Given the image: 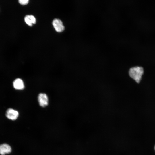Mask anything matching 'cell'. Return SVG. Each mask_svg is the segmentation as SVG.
Wrapping results in <instances>:
<instances>
[{"mask_svg": "<svg viewBox=\"0 0 155 155\" xmlns=\"http://www.w3.org/2000/svg\"><path fill=\"white\" fill-rule=\"evenodd\" d=\"M154 149H155V147H154Z\"/></svg>", "mask_w": 155, "mask_h": 155, "instance_id": "9c48e42d", "label": "cell"}, {"mask_svg": "<svg viewBox=\"0 0 155 155\" xmlns=\"http://www.w3.org/2000/svg\"><path fill=\"white\" fill-rule=\"evenodd\" d=\"M11 150V147L8 144H3L0 145V154L1 155L10 153Z\"/></svg>", "mask_w": 155, "mask_h": 155, "instance_id": "5b68a950", "label": "cell"}, {"mask_svg": "<svg viewBox=\"0 0 155 155\" xmlns=\"http://www.w3.org/2000/svg\"><path fill=\"white\" fill-rule=\"evenodd\" d=\"M24 20L26 23L30 26L33 24H35L36 21L35 17L32 15H26L24 18Z\"/></svg>", "mask_w": 155, "mask_h": 155, "instance_id": "52a82bcc", "label": "cell"}, {"mask_svg": "<svg viewBox=\"0 0 155 155\" xmlns=\"http://www.w3.org/2000/svg\"><path fill=\"white\" fill-rule=\"evenodd\" d=\"M52 24L55 30L57 32H63L64 30L61 21L58 19H55L52 22Z\"/></svg>", "mask_w": 155, "mask_h": 155, "instance_id": "3957f363", "label": "cell"}, {"mask_svg": "<svg viewBox=\"0 0 155 155\" xmlns=\"http://www.w3.org/2000/svg\"><path fill=\"white\" fill-rule=\"evenodd\" d=\"M38 100L39 105L42 107H45L49 104V98L47 95L45 93H40L38 96Z\"/></svg>", "mask_w": 155, "mask_h": 155, "instance_id": "7a4b0ae2", "label": "cell"}, {"mask_svg": "<svg viewBox=\"0 0 155 155\" xmlns=\"http://www.w3.org/2000/svg\"><path fill=\"white\" fill-rule=\"evenodd\" d=\"M29 1L28 0H19V2L21 5H26L28 3Z\"/></svg>", "mask_w": 155, "mask_h": 155, "instance_id": "ba28073f", "label": "cell"}, {"mask_svg": "<svg viewBox=\"0 0 155 155\" xmlns=\"http://www.w3.org/2000/svg\"><path fill=\"white\" fill-rule=\"evenodd\" d=\"M13 85L14 88L17 90H23L25 87L24 82L22 79L20 78L15 79L13 82Z\"/></svg>", "mask_w": 155, "mask_h": 155, "instance_id": "8992f818", "label": "cell"}, {"mask_svg": "<svg viewBox=\"0 0 155 155\" xmlns=\"http://www.w3.org/2000/svg\"><path fill=\"white\" fill-rule=\"evenodd\" d=\"M19 115L18 112L12 108H9L6 111V115L9 119L14 120L16 119Z\"/></svg>", "mask_w": 155, "mask_h": 155, "instance_id": "277c9868", "label": "cell"}, {"mask_svg": "<svg viewBox=\"0 0 155 155\" xmlns=\"http://www.w3.org/2000/svg\"><path fill=\"white\" fill-rule=\"evenodd\" d=\"M143 73V68L140 66L132 67L130 69L129 72L130 76L137 83L140 82Z\"/></svg>", "mask_w": 155, "mask_h": 155, "instance_id": "6da1fadb", "label": "cell"}]
</instances>
